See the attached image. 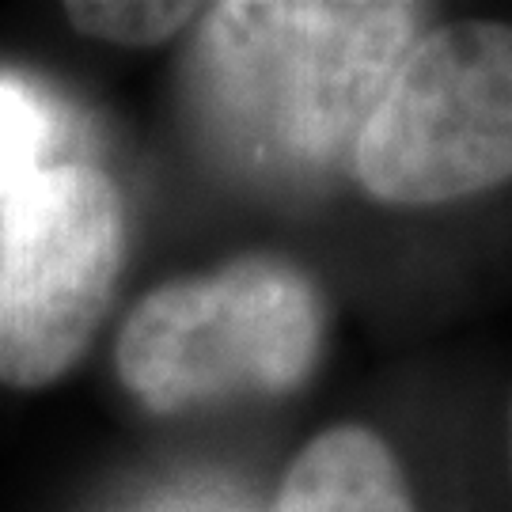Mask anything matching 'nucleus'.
I'll use <instances>...</instances> for the list:
<instances>
[{"label":"nucleus","mask_w":512,"mask_h":512,"mask_svg":"<svg viewBox=\"0 0 512 512\" xmlns=\"http://www.w3.org/2000/svg\"><path fill=\"white\" fill-rule=\"evenodd\" d=\"M421 8L228 0L205 12V103L258 164L315 171L357 145L414 46Z\"/></svg>","instance_id":"obj_1"},{"label":"nucleus","mask_w":512,"mask_h":512,"mask_svg":"<svg viewBox=\"0 0 512 512\" xmlns=\"http://www.w3.org/2000/svg\"><path fill=\"white\" fill-rule=\"evenodd\" d=\"M323 300L281 258H239L148 293L118 334L122 384L148 410L224 395H285L311 376Z\"/></svg>","instance_id":"obj_2"},{"label":"nucleus","mask_w":512,"mask_h":512,"mask_svg":"<svg viewBox=\"0 0 512 512\" xmlns=\"http://www.w3.org/2000/svg\"><path fill=\"white\" fill-rule=\"evenodd\" d=\"M353 171L387 205H440L509 183V23L467 19L418 38L353 145Z\"/></svg>","instance_id":"obj_3"},{"label":"nucleus","mask_w":512,"mask_h":512,"mask_svg":"<svg viewBox=\"0 0 512 512\" xmlns=\"http://www.w3.org/2000/svg\"><path fill=\"white\" fill-rule=\"evenodd\" d=\"M126 251L122 198L99 167L54 164L0 220V384L46 387L84 357Z\"/></svg>","instance_id":"obj_4"},{"label":"nucleus","mask_w":512,"mask_h":512,"mask_svg":"<svg viewBox=\"0 0 512 512\" xmlns=\"http://www.w3.org/2000/svg\"><path fill=\"white\" fill-rule=\"evenodd\" d=\"M274 512H414V501L384 440L338 425L293 459Z\"/></svg>","instance_id":"obj_5"},{"label":"nucleus","mask_w":512,"mask_h":512,"mask_svg":"<svg viewBox=\"0 0 512 512\" xmlns=\"http://www.w3.org/2000/svg\"><path fill=\"white\" fill-rule=\"evenodd\" d=\"M54 145L57 118L42 92L0 73V202L8 205L23 186L54 167L46 164Z\"/></svg>","instance_id":"obj_6"},{"label":"nucleus","mask_w":512,"mask_h":512,"mask_svg":"<svg viewBox=\"0 0 512 512\" xmlns=\"http://www.w3.org/2000/svg\"><path fill=\"white\" fill-rule=\"evenodd\" d=\"M65 16L76 31L92 38H107V42H118V46H156L171 38L175 31H183L190 19L198 16V4H167V0H152V4H118V0H107V4H69Z\"/></svg>","instance_id":"obj_7"},{"label":"nucleus","mask_w":512,"mask_h":512,"mask_svg":"<svg viewBox=\"0 0 512 512\" xmlns=\"http://www.w3.org/2000/svg\"><path fill=\"white\" fill-rule=\"evenodd\" d=\"M152 512H239L228 501H213V497H179V501H167Z\"/></svg>","instance_id":"obj_8"}]
</instances>
